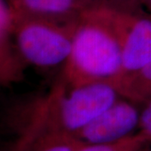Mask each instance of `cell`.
<instances>
[{
	"label": "cell",
	"mask_w": 151,
	"mask_h": 151,
	"mask_svg": "<svg viewBox=\"0 0 151 151\" xmlns=\"http://www.w3.org/2000/svg\"><path fill=\"white\" fill-rule=\"evenodd\" d=\"M119 97L108 82L71 87L61 78L18 123L12 151H24L49 136L75 135Z\"/></svg>",
	"instance_id": "6da1fadb"
},
{
	"label": "cell",
	"mask_w": 151,
	"mask_h": 151,
	"mask_svg": "<svg viewBox=\"0 0 151 151\" xmlns=\"http://www.w3.org/2000/svg\"><path fill=\"white\" fill-rule=\"evenodd\" d=\"M122 72V49L107 6L99 5L78 19L62 79L71 87L111 83Z\"/></svg>",
	"instance_id": "7a4b0ae2"
},
{
	"label": "cell",
	"mask_w": 151,
	"mask_h": 151,
	"mask_svg": "<svg viewBox=\"0 0 151 151\" xmlns=\"http://www.w3.org/2000/svg\"><path fill=\"white\" fill-rule=\"evenodd\" d=\"M77 20L63 22L13 16L14 40L23 60L38 67L65 64Z\"/></svg>",
	"instance_id": "3957f363"
},
{
	"label": "cell",
	"mask_w": 151,
	"mask_h": 151,
	"mask_svg": "<svg viewBox=\"0 0 151 151\" xmlns=\"http://www.w3.org/2000/svg\"><path fill=\"white\" fill-rule=\"evenodd\" d=\"M108 9L122 49L119 76L134 72L151 61V17L145 12Z\"/></svg>",
	"instance_id": "277c9868"
},
{
	"label": "cell",
	"mask_w": 151,
	"mask_h": 151,
	"mask_svg": "<svg viewBox=\"0 0 151 151\" xmlns=\"http://www.w3.org/2000/svg\"><path fill=\"white\" fill-rule=\"evenodd\" d=\"M139 116L135 103L119 97L74 136L84 145L114 143L137 132Z\"/></svg>",
	"instance_id": "5b68a950"
},
{
	"label": "cell",
	"mask_w": 151,
	"mask_h": 151,
	"mask_svg": "<svg viewBox=\"0 0 151 151\" xmlns=\"http://www.w3.org/2000/svg\"><path fill=\"white\" fill-rule=\"evenodd\" d=\"M14 17H31L55 21L77 20L85 12L103 5L100 0H7Z\"/></svg>",
	"instance_id": "8992f818"
},
{
	"label": "cell",
	"mask_w": 151,
	"mask_h": 151,
	"mask_svg": "<svg viewBox=\"0 0 151 151\" xmlns=\"http://www.w3.org/2000/svg\"><path fill=\"white\" fill-rule=\"evenodd\" d=\"M13 14L8 1L0 0V86L20 81L26 62L14 43Z\"/></svg>",
	"instance_id": "52a82bcc"
},
{
	"label": "cell",
	"mask_w": 151,
	"mask_h": 151,
	"mask_svg": "<svg viewBox=\"0 0 151 151\" xmlns=\"http://www.w3.org/2000/svg\"><path fill=\"white\" fill-rule=\"evenodd\" d=\"M119 96L137 104L151 101V61L134 72L121 76L111 82Z\"/></svg>",
	"instance_id": "ba28073f"
},
{
	"label": "cell",
	"mask_w": 151,
	"mask_h": 151,
	"mask_svg": "<svg viewBox=\"0 0 151 151\" xmlns=\"http://www.w3.org/2000/svg\"><path fill=\"white\" fill-rule=\"evenodd\" d=\"M150 140L139 131L121 140L103 145H83L77 151H143Z\"/></svg>",
	"instance_id": "9c48e42d"
},
{
	"label": "cell",
	"mask_w": 151,
	"mask_h": 151,
	"mask_svg": "<svg viewBox=\"0 0 151 151\" xmlns=\"http://www.w3.org/2000/svg\"><path fill=\"white\" fill-rule=\"evenodd\" d=\"M83 145L74 135H53L39 139L24 151H77Z\"/></svg>",
	"instance_id": "30bf717a"
},
{
	"label": "cell",
	"mask_w": 151,
	"mask_h": 151,
	"mask_svg": "<svg viewBox=\"0 0 151 151\" xmlns=\"http://www.w3.org/2000/svg\"><path fill=\"white\" fill-rule=\"evenodd\" d=\"M102 4L114 9L127 12H145L140 0H100Z\"/></svg>",
	"instance_id": "8fae6325"
},
{
	"label": "cell",
	"mask_w": 151,
	"mask_h": 151,
	"mask_svg": "<svg viewBox=\"0 0 151 151\" xmlns=\"http://www.w3.org/2000/svg\"><path fill=\"white\" fill-rule=\"evenodd\" d=\"M137 131L146 136L151 142V101L143 105Z\"/></svg>",
	"instance_id": "7c38bea8"
},
{
	"label": "cell",
	"mask_w": 151,
	"mask_h": 151,
	"mask_svg": "<svg viewBox=\"0 0 151 151\" xmlns=\"http://www.w3.org/2000/svg\"><path fill=\"white\" fill-rule=\"evenodd\" d=\"M140 4L146 14L151 17V0H140Z\"/></svg>",
	"instance_id": "4fadbf2b"
},
{
	"label": "cell",
	"mask_w": 151,
	"mask_h": 151,
	"mask_svg": "<svg viewBox=\"0 0 151 151\" xmlns=\"http://www.w3.org/2000/svg\"><path fill=\"white\" fill-rule=\"evenodd\" d=\"M143 151H151V142L148 145L146 146L145 148V150Z\"/></svg>",
	"instance_id": "5bb4252c"
}]
</instances>
